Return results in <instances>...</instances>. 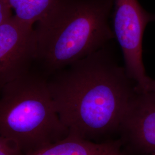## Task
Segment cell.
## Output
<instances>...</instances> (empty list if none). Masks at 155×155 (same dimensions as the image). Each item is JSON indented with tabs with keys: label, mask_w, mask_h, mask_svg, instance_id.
<instances>
[{
	"label": "cell",
	"mask_w": 155,
	"mask_h": 155,
	"mask_svg": "<svg viewBox=\"0 0 155 155\" xmlns=\"http://www.w3.org/2000/svg\"><path fill=\"white\" fill-rule=\"evenodd\" d=\"M110 44L48 77L56 111L68 134L96 143L118 136L136 93V83Z\"/></svg>",
	"instance_id": "1"
},
{
	"label": "cell",
	"mask_w": 155,
	"mask_h": 155,
	"mask_svg": "<svg viewBox=\"0 0 155 155\" xmlns=\"http://www.w3.org/2000/svg\"><path fill=\"white\" fill-rule=\"evenodd\" d=\"M113 5L114 0H60L35 28V67L49 77L110 44Z\"/></svg>",
	"instance_id": "2"
},
{
	"label": "cell",
	"mask_w": 155,
	"mask_h": 155,
	"mask_svg": "<svg viewBox=\"0 0 155 155\" xmlns=\"http://www.w3.org/2000/svg\"><path fill=\"white\" fill-rule=\"evenodd\" d=\"M50 93L48 77L35 67L0 88V135L21 155L65 138Z\"/></svg>",
	"instance_id": "3"
},
{
	"label": "cell",
	"mask_w": 155,
	"mask_h": 155,
	"mask_svg": "<svg viewBox=\"0 0 155 155\" xmlns=\"http://www.w3.org/2000/svg\"><path fill=\"white\" fill-rule=\"evenodd\" d=\"M113 31L120 45L127 75L136 83L139 92H147L150 78L143 61V39L147 24L155 14L146 11L138 0H114Z\"/></svg>",
	"instance_id": "4"
},
{
	"label": "cell",
	"mask_w": 155,
	"mask_h": 155,
	"mask_svg": "<svg viewBox=\"0 0 155 155\" xmlns=\"http://www.w3.org/2000/svg\"><path fill=\"white\" fill-rule=\"evenodd\" d=\"M36 50L32 25L12 15L0 26V88L33 69Z\"/></svg>",
	"instance_id": "5"
},
{
	"label": "cell",
	"mask_w": 155,
	"mask_h": 155,
	"mask_svg": "<svg viewBox=\"0 0 155 155\" xmlns=\"http://www.w3.org/2000/svg\"><path fill=\"white\" fill-rule=\"evenodd\" d=\"M118 136L127 155L155 153V93L136 91L122 118Z\"/></svg>",
	"instance_id": "6"
},
{
	"label": "cell",
	"mask_w": 155,
	"mask_h": 155,
	"mask_svg": "<svg viewBox=\"0 0 155 155\" xmlns=\"http://www.w3.org/2000/svg\"><path fill=\"white\" fill-rule=\"evenodd\" d=\"M20 21L32 25L47 16L60 0H6Z\"/></svg>",
	"instance_id": "7"
},
{
	"label": "cell",
	"mask_w": 155,
	"mask_h": 155,
	"mask_svg": "<svg viewBox=\"0 0 155 155\" xmlns=\"http://www.w3.org/2000/svg\"><path fill=\"white\" fill-rule=\"evenodd\" d=\"M0 155H21L6 139L0 135Z\"/></svg>",
	"instance_id": "8"
},
{
	"label": "cell",
	"mask_w": 155,
	"mask_h": 155,
	"mask_svg": "<svg viewBox=\"0 0 155 155\" xmlns=\"http://www.w3.org/2000/svg\"><path fill=\"white\" fill-rule=\"evenodd\" d=\"M12 10L6 0H0V26L12 16Z\"/></svg>",
	"instance_id": "9"
},
{
	"label": "cell",
	"mask_w": 155,
	"mask_h": 155,
	"mask_svg": "<svg viewBox=\"0 0 155 155\" xmlns=\"http://www.w3.org/2000/svg\"><path fill=\"white\" fill-rule=\"evenodd\" d=\"M147 91L155 93V80L150 79V83H149L148 86L147 92Z\"/></svg>",
	"instance_id": "10"
},
{
	"label": "cell",
	"mask_w": 155,
	"mask_h": 155,
	"mask_svg": "<svg viewBox=\"0 0 155 155\" xmlns=\"http://www.w3.org/2000/svg\"><path fill=\"white\" fill-rule=\"evenodd\" d=\"M123 155H127V154H125V153H124V154H123Z\"/></svg>",
	"instance_id": "11"
},
{
	"label": "cell",
	"mask_w": 155,
	"mask_h": 155,
	"mask_svg": "<svg viewBox=\"0 0 155 155\" xmlns=\"http://www.w3.org/2000/svg\"><path fill=\"white\" fill-rule=\"evenodd\" d=\"M151 155H155V153H153V154H152Z\"/></svg>",
	"instance_id": "12"
}]
</instances>
